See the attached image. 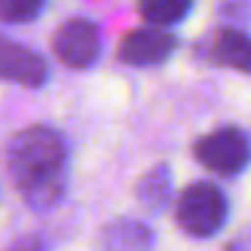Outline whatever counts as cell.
<instances>
[{
	"label": "cell",
	"mask_w": 251,
	"mask_h": 251,
	"mask_svg": "<svg viewBox=\"0 0 251 251\" xmlns=\"http://www.w3.org/2000/svg\"><path fill=\"white\" fill-rule=\"evenodd\" d=\"M8 173L30 208H54L68 189V146L51 127L35 125L8 143Z\"/></svg>",
	"instance_id": "6da1fadb"
},
{
	"label": "cell",
	"mask_w": 251,
	"mask_h": 251,
	"mask_svg": "<svg viewBox=\"0 0 251 251\" xmlns=\"http://www.w3.org/2000/svg\"><path fill=\"white\" fill-rule=\"evenodd\" d=\"M229 213L227 195L211 181H197L181 192L176 202V222L192 238H211L224 227Z\"/></svg>",
	"instance_id": "7a4b0ae2"
},
{
	"label": "cell",
	"mask_w": 251,
	"mask_h": 251,
	"mask_svg": "<svg viewBox=\"0 0 251 251\" xmlns=\"http://www.w3.org/2000/svg\"><path fill=\"white\" fill-rule=\"evenodd\" d=\"M195 157L216 176H238L251 162V141L240 127H219L195 143Z\"/></svg>",
	"instance_id": "3957f363"
},
{
	"label": "cell",
	"mask_w": 251,
	"mask_h": 251,
	"mask_svg": "<svg viewBox=\"0 0 251 251\" xmlns=\"http://www.w3.org/2000/svg\"><path fill=\"white\" fill-rule=\"evenodd\" d=\"M54 54L68 68H89L100 57V30L84 17H73L54 33Z\"/></svg>",
	"instance_id": "277c9868"
},
{
	"label": "cell",
	"mask_w": 251,
	"mask_h": 251,
	"mask_svg": "<svg viewBox=\"0 0 251 251\" xmlns=\"http://www.w3.org/2000/svg\"><path fill=\"white\" fill-rule=\"evenodd\" d=\"M49 78V65L38 51L0 38V81H17L22 87H44Z\"/></svg>",
	"instance_id": "5b68a950"
},
{
	"label": "cell",
	"mask_w": 251,
	"mask_h": 251,
	"mask_svg": "<svg viewBox=\"0 0 251 251\" xmlns=\"http://www.w3.org/2000/svg\"><path fill=\"white\" fill-rule=\"evenodd\" d=\"M176 44L178 41H176L173 33H168L165 27H151L149 25V27L132 30L130 35H125V41L119 46V60L138 68L159 65L176 51Z\"/></svg>",
	"instance_id": "8992f818"
},
{
	"label": "cell",
	"mask_w": 251,
	"mask_h": 251,
	"mask_svg": "<svg viewBox=\"0 0 251 251\" xmlns=\"http://www.w3.org/2000/svg\"><path fill=\"white\" fill-rule=\"evenodd\" d=\"M205 57L216 65L235 68L240 73H251V35L243 30L224 27L205 44Z\"/></svg>",
	"instance_id": "52a82bcc"
},
{
	"label": "cell",
	"mask_w": 251,
	"mask_h": 251,
	"mask_svg": "<svg viewBox=\"0 0 251 251\" xmlns=\"http://www.w3.org/2000/svg\"><path fill=\"white\" fill-rule=\"evenodd\" d=\"M151 229L135 219H119L103 235V251H151Z\"/></svg>",
	"instance_id": "ba28073f"
},
{
	"label": "cell",
	"mask_w": 251,
	"mask_h": 251,
	"mask_svg": "<svg viewBox=\"0 0 251 251\" xmlns=\"http://www.w3.org/2000/svg\"><path fill=\"white\" fill-rule=\"evenodd\" d=\"M170 195H173V173H170L168 165L151 168L138 184V200L149 211H162L170 202Z\"/></svg>",
	"instance_id": "9c48e42d"
},
{
	"label": "cell",
	"mask_w": 251,
	"mask_h": 251,
	"mask_svg": "<svg viewBox=\"0 0 251 251\" xmlns=\"http://www.w3.org/2000/svg\"><path fill=\"white\" fill-rule=\"evenodd\" d=\"M138 8L151 27H170L192 11V0H141Z\"/></svg>",
	"instance_id": "30bf717a"
},
{
	"label": "cell",
	"mask_w": 251,
	"mask_h": 251,
	"mask_svg": "<svg viewBox=\"0 0 251 251\" xmlns=\"http://www.w3.org/2000/svg\"><path fill=\"white\" fill-rule=\"evenodd\" d=\"M46 0H0V19L11 25L33 22L44 11Z\"/></svg>",
	"instance_id": "8fae6325"
}]
</instances>
